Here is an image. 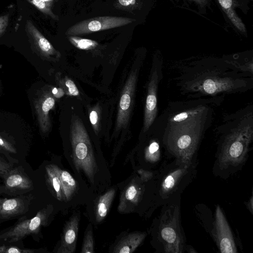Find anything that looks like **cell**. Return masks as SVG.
<instances>
[{"instance_id": "obj_1", "label": "cell", "mask_w": 253, "mask_h": 253, "mask_svg": "<svg viewBox=\"0 0 253 253\" xmlns=\"http://www.w3.org/2000/svg\"><path fill=\"white\" fill-rule=\"evenodd\" d=\"M224 97L170 101L156 118L152 125L156 135L181 163L189 164Z\"/></svg>"}, {"instance_id": "obj_2", "label": "cell", "mask_w": 253, "mask_h": 253, "mask_svg": "<svg viewBox=\"0 0 253 253\" xmlns=\"http://www.w3.org/2000/svg\"><path fill=\"white\" fill-rule=\"evenodd\" d=\"M174 65L176 86L188 98L225 96L253 88V74L239 69L226 59L202 58Z\"/></svg>"}, {"instance_id": "obj_3", "label": "cell", "mask_w": 253, "mask_h": 253, "mask_svg": "<svg viewBox=\"0 0 253 253\" xmlns=\"http://www.w3.org/2000/svg\"><path fill=\"white\" fill-rule=\"evenodd\" d=\"M219 136L218 160L224 168L237 166L245 160L253 140V105L223 116L214 129Z\"/></svg>"}, {"instance_id": "obj_4", "label": "cell", "mask_w": 253, "mask_h": 253, "mask_svg": "<svg viewBox=\"0 0 253 253\" xmlns=\"http://www.w3.org/2000/svg\"><path fill=\"white\" fill-rule=\"evenodd\" d=\"M70 132L74 164L93 183L97 165L89 136L82 122L76 116L72 118Z\"/></svg>"}, {"instance_id": "obj_5", "label": "cell", "mask_w": 253, "mask_h": 253, "mask_svg": "<svg viewBox=\"0 0 253 253\" xmlns=\"http://www.w3.org/2000/svg\"><path fill=\"white\" fill-rule=\"evenodd\" d=\"M163 63L161 58L155 57L152 63L147 86L142 131L146 133L158 115V91L163 78Z\"/></svg>"}, {"instance_id": "obj_6", "label": "cell", "mask_w": 253, "mask_h": 253, "mask_svg": "<svg viewBox=\"0 0 253 253\" xmlns=\"http://www.w3.org/2000/svg\"><path fill=\"white\" fill-rule=\"evenodd\" d=\"M135 21V19L117 16H101L86 19L69 27L65 32L68 36H82L118 28Z\"/></svg>"}, {"instance_id": "obj_7", "label": "cell", "mask_w": 253, "mask_h": 253, "mask_svg": "<svg viewBox=\"0 0 253 253\" xmlns=\"http://www.w3.org/2000/svg\"><path fill=\"white\" fill-rule=\"evenodd\" d=\"M45 169L47 181L57 199L62 202L70 201L78 188L75 178L69 171L56 165H48Z\"/></svg>"}, {"instance_id": "obj_8", "label": "cell", "mask_w": 253, "mask_h": 253, "mask_svg": "<svg viewBox=\"0 0 253 253\" xmlns=\"http://www.w3.org/2000/svg\"><path fill=\"white\" fill-rule=\"evenodd\" d=\"M49 213V209L46 207L39 211L34 217L18 222L0 234V240L15 242L28 235L38 233L42 226L45 225Z\"/></svg>"}, {"instance_id": "obj_9", "label": "cell", "mask_w": 253, "mask_h": 253, "mask_svg": "<svg viewBox=\"0 0 253 253\" xmlns=\"http://www.w3.org/2000/svg\"><path fill=\"white\" fill-rule=\"evenodd\" d=\"M137 74V70L131 71L121 92L116 124L117 130L124 127L128 122L133 102Z\"/></svg>"}, {"instance_id": "obj_10", "label": "cell", "mask_w": 253, "mask_h": 253, "mask_svg": "<svg viewBox=\"0 0 253 253\" xmlns=\"http://www.w3.org/2000/svg\"><path fill=\"white\" fill-rule=\"evenodd\" d=\"M25 30L29 42L40 55L48 59H57L60 57L59 51L54 47L31 20L26 21Z\"/></svg>"}, {"instance_id": "obj_11", "label": "cell", "mask_w": 253, "mask_h": 253, "mask_svg": "<svg viewBox=\"0 0 253 253\" xmlns=\"http://www.w3.org/2000/svg\"><path fill=\"white\" fill-rule=\"evenodd\" d=\"M215 238L217 245L222 253H237L233 236L229 225L220 207L215 211Z\"/></svg>"}, {"instance_id": "obj_12", "label": "cell", "mask_w": 253, "mask_h": 253, "mask_svg": "<svg viewBox=\"0 0 253 253\" xmlns=\"http://www.w3.org/2000/svg\"><path fill=\"white\" fill-rule=\"evenodd\" d=\"M32 199L31 196L0 198V222L25 213Z\"/></svg>"}, {"instance_id": "obj_13", "label": "cell", "mask_w": 253, "mask_h": 253, "mask_svg": "<svg viewBox=\"0 0 253 253\" xmlns=\"http://www.w3.org/2000/svg\"><path fill=\"white\" fill-rule=\"evenodd\" d=\"M177 220V218L172 217L161 229L162 238L166 243L167 252H181L183 242Z\"/></svg>"}, {"instance_id": "obj_14", "label": "cell", "mask_w": 253, "mask_h": 253, "mask_svg": "<svg viewBox=\"0 0 253 253\" xmlns=\"http://www.w3.org/2000/svg\"><path fill=\"white\" fill-rule=\"evenodd\" d=\"M79 218L74 216L67 222L63 232L57 253H73L75 252L78 237Z\"/></svg>"}, {"instance_id": "obj_15", "label": "cell", "mask_w": 253, "mask_h": 253, "mask_svg": "<svg viewBox=\"0 0 253 253\" xmlns=\"http://www.w3.org/2000/svg\"><path fill=\"white\" fill-rule=\"evenodd\" d=\"M54 104V97L49 94H46L42 96L35 105L39 124L43 133L47 132L50 129L51 125L49 113Z\"/></svg>"}, {"instance_id": "obj_16", "label": "cell", "mask_w": 253, "mask_h": 253, "mask_svg": "<svg viewBox=\"0 0 253 253\" xmlns=\"http://www.w3.org/2000/svg\"><path fill=\"white\" fill-rule=\"evenodd\" d=\"M3 177L4 186L11 191L27 190L33 187L31 179L18 169H11Z\"/></svg>"}, {"instance_id": "obj_17", "label": "cell", "mask_w": 253, "mask_h": 253, "mask_svg": "<svg viewBox=\"0 0 253 253\" xmlns=\"http://www.w3.org/2000/svg\"><path fill=\"white\" fill-rule=\"evenodd\" d=\"M146 236L145 233H130L123 237L115 246L113 252L131 253L140 245Z\"/></svg>"}, {"instance_id": "obj_18", "label": "cell", "mask_w": 253, "mask_h": 253, "mask_svg": "<svg viewBox=\"0 0 253 253\" xmlns=\"http://www.w3.org/2000/svg\"><path fill=\"white\" fill-rule=\"evenodd\" d=\"M115 192V189L112 188L99 197L95 209L97 222H101L107 216L114 198Z\"/></svg>"}, {"instance_id": "obj_19", "label": "cell", "mask_w": 253, "mask_h": 253, "mask_svg": "<svg viewBox=\"0 0 253 253\" xmlns=\"http://www.w3.org/2000/svg\"><path fill=\"white\" fill-rule=\"evenodd\" d=\"M67 38L73 46L79 49L96 52L103 47L97 42L90 39L76 36H68Z\"/></svg>"}, {"instance_id": "obj_20", "label": "cell", "mask_w": 253, "mask_h": 253, "mask_svg": "<svg viewBox=\"0 0 253 253\" xmlns=\"http://www.w3.org/2000/svg\"><path fill=\"white\" fill-rule=\"evenodd\" d=\"M221 6L226 10L229 18L234 25L241 31L245 32V28L232 9V0H218Z\"/></svg>"}, {"instance_id": "obj_21", "label": "cell", "mask_w": 253, "mask_h": 253, "mask_svg": "<svg viewBox=\"0 0 253 253\" xmlns=\"http://www.w3.org/2000/svg\"><path fill=\"white\" fill-rule=\"evenodd\" d=\"M185 170V169H178L169 174L162 183V191L167 193L172 190L177 183L178 180L184 173Z\"/></svg>"}, {"instance_id": "obj_22", "label": "cell", "mask_w": 253, "mask_h": 253, "mask_svg": "<svg viewBox=\"0 0 253 253\" xmlns=\"http://www.w3.org/2000/svg\"><path fill=\"white\" fill-rule=\"evenodd\" d=\"M45 16L52 19L58 21L59 16L54 13L51 8V3L42 0H27Z\"/></svg>"}, {"instance_id": "obj_23", "label": "cell", "mask_w": 253, "mask_h": 253, "mask_svg": "<svg viewBox=\"0 0 253 253\" xmlns=\"http://www.w3.org/2000/svg\"><path fill=\"white\" fill-rule=\"evenodd\" d=\"M144 155L146 160L149 161H155L158 159L160 156V144L157 136L151 140L145 149Z\"/></svg>"}, {"instance_id": "obj_24", "label": "cell", "mask_w": 253, "mask_h": 253, "mask_svg": "<svg viewBox=\"0 0 253 253\" xmlns=\"http://www.w3.org/2000/svg\"><path fill=\"white\" fill-rule=\"evenodd\" d=\"M88 228L84 234L82 247V253H93L94 252L92 231L90 226H88Z\"/></svg>"}, {"instance_id": "obj_25", "label": "cell", "mask_w": 253, "mask_h": 253, "mask_svg": "<svg viewBox=\"0 0 253 253\" xmlns=\"http://www.w3.org/2000/svg\"><path fill=\"white\" fill-rule=\"evenodd\" d=\"M139 190L134 184H130L126 188L124 194L125 202L132 203L136 201L139 196Z\"/></svg>"}, {"instance_id": "obj_26", "label": "cell", "mask_w": 253, "mask_h": 253, "mask_svg": "<svg viewBox=\"0 0 253 253\" xmlns=\"http://www.w3.org/2000/svg\"><path fill=\"white\" fill-rule=\"evenodd\" d=\"M136 0H117L115 6L117 9L130 11L135 8Z\"/></svg>"}, {"instance_id": "obj_27", "label": "cell", "mask_w": 253, "mask_h": 253, "mask_svg": "<svg viewBox=\"0 0 253 253\" xmlns=\"http://www.w3.org/2000/svg\"><path fill=\"white\" fill-rule=\"evenodd\" d=\"M35 252L33 249H22L17 247L5 245L0 246V253H33Z\"/></svg>"}, {"instance_id": "obj_28", "label": "cell", "mask_w": 253, "mask_h": 253, "mask_svg": "<svg viewBox=\"0 0 253 253\" xmlns=\"http://www.w3.org/2000/svg\"><path fill=\"white\" fill-rule=\"evenodd\" d=\"M64 84L66 86L69 95L78 96L79 94L78 88L73 81L70 79L66 78L64 81Z\"/></svg>"}, {"instance_id": "obj_29", "label": "cell", "mask_w": 253, "mask_h": 253, "mask_svg": "<svg viewBox=\"0 0 253 253\" xmlns=\"http://www.w3.org/2000/svg\"><path fill=\"white\" fill-rule=\"evenodd\" d=\"M9 20L8 13L0 16V37L5 33L8 25Z\"/></svg>"}, {"instance_id": "obj_30", "label": "cell", "mask_w": 253, "mask_h": 253, "mask_svg": "<svg viewBox=\"0 0 253 253\" xmlns=\"http://www.w3.org/2000/svg\"><path fill=\"white\" fill-rule=\"evenodd\" d=\"M98 113L96 110H92L89 114L90 122L95 132L98 131Z\"/></svg>"}, {"instance_id": "obj_31", "label": "cell", "mask_w": 253, "mask_h": 253, "mask_svg": "<svg viewBox=\"0 0 253 253\" xmlns=\"http://www.w3.org/2000/svg\"><path fill=\"white\" fill-rule=\"evenodd\" d=\"M11 165L0 158V177H3L11 170Z\"/></svg>"}, {"instance_id": "obj_32", "label": "cell", "mask_w": 253, "mask_h": 253, "mask_svg": "<svg viewBox=\"0 0 253 253\" xmlns=\"http://www.w3.org/2000/svg\"><path fill=\"white\" fill-rule=\"evenodd\" d=\"M0 146L3 149L8 151L9 152L16 153V151L15 148L8 142L5 141L0 137Z\"/></svg>"}, {"instance_id": "obj_33", "label": "cell", "mask_w": 253, "mask_h": 253, "mask_svg": "<svg viewBox=\"0 0 253 253\" xmlns=\"http://www.w3.org/2000/svg\"><path fill=\"white\" fill-rule=\"evenodd\" d=\"M138 172L140 174L141 179L144 181L150 179L153 176V173L151 172L144 169H139L138 170Z\"/></svg>"}, {"instance_id": "obj_34", "label": "cell", "mask_w": 253, "mask_h": 253, "mask_svg": "<svg viewBox=\"0 0 253 253\" xmlns=\"http://www.w3.org/2000/svg\"><path fill=\"white\" fill-rule=\"evenodd\" d=\"M249 203H250V204L249 205L251 207L250 210H251V212H252V210H253V198H252V197H251L250 202H249Z\"/></svg>"}, {"instance_id": "obj_35", "label": "cell", "mask_w": 253, "mask_h": 253, "mask_svg": "<svg viewBox=\"0 0 253 253\" xmlns=\"http://www.w3.org/2000/svg\"><path fill=\"white\" fill-rule=\"evenodd\" d=\"M52 93L53 94H56V93H57V89L55 88H54L53 90H52Z\"/></svg>"}, {"instance_id": "obj_36", "label": "cell", "mask_w": 253, "mask_h": 253, "mask_svg": "<svg viewBox=\"0 0 253 253\" xmlns=\"http://www.w3.org/2000/svg\"><path fill=\"white\" fill-rule=\"evenodd\" d=\"M44 1H45L46 2H48V3H51V2H52L53 0H42Z\"/></svg>"}]
</instances>
